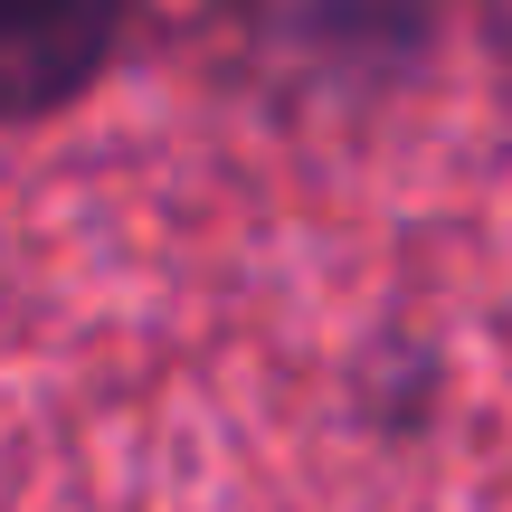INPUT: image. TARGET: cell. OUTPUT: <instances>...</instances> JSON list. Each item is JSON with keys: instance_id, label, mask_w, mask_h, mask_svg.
<instances>
[{"instance_id": "cell-2", "label": "cell", "mask_w": 512, "mask_h": 512, "mask_svg": "<svg viewBox=\"0 0 512 512\" xmlns=\"http://www.w3.org/2000/svg\"><path fill=\"white\" fill-rule=\"evenodd\" d=\"M124 57V0H0V133L76 114Z\"/></svg>"}, {"instance_id": "cell-3", "label": "cell", "mask_w": 512, "mask_h": 512, "mask_svg": "<svg viewBox=\"0 0 512 512\" xmlns=\"http://www.w3.org/2000/svg\"><path fill=\"white\" fill-rule=\"evenodd\" d=\"M484 48H494V67L512 76V0H484Z\"/></svg>"}, {"instance_id": "cell-1", "label": "cell", "mask_w": 512, "mask_h": 512, "mask_svg": "<svg viewBox=\"0 0 512 512\" xmlns=\"http://www.w3.org/2000/svg\"><path fill=\"white\" fill-rule=\"evenodd\" d=\"M456 0H238L266 67L323 95H408L446 48Z\"/></svg>"}]
</instances>
